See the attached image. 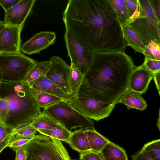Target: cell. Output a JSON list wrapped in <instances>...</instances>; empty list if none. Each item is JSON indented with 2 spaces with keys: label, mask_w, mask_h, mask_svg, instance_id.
<instances>
[{
  "label": "cell",
  "mask_w": 160,
  "mask_h": 160,
  "mask_svg": "<svg viewBox=\"0 0 160 160\" xmlns=\"http://www.w3.org/2000/svg\"><path fill=\"white\" fill-rule=\"evenodd\" d=\"M66 29L94 52H124L118 17L109 0H69L63 13Z\"/></svg>",
  "instance_id": "cell-1"
},
{
  "label": "cell",
  "mask_w": 160,
  "mask_h": 160,
  "mask_svg": "<svg viewBox=\"0 0 160 160\" xmlns=\"http://www.w3.org/2000/svg\"><path fill=\"white\" fill-rule=\"evenodd\" d=\"M134 67L131 57L124 52H94L92 63L85 76L88 83L76 95L116 105L128 89Z\"/></svg>",
  "instance_id": "cell-2"
},
{
  "label": "cell",
  "mask_w": 160,
  "mask_h": 160,
  "mask_svg": "<svg viewBox=\"0 0 160 160\" xmlns=\"http://www.w3.org/2000/svg\"><path fill=\"white\" fill-rule=\"evenodd\" d=\"M0 98L7 103L8 111L1 124L14 131L30 124L42 112L35 92L28 82H2Z\"/></svg>",
  "instance_id": "cell-3"
},
{
  "label": "cell",
  "mask_w": 160,
  "mask_h": 160,
  "mask_svg": "<svg viewBox=\"0 0 160 160\" xmlns=\"http://www.w3.org/2000/svg\"><path fill=\"white\" fill-rule=\"evenodd\" d=\"M139 14L128 24L129 28L146 45L151 41L160 42V20L150 4L149 0H138Z\"/></svg>",
  "instance_id": "cell-4"
},
{
  "label": "cell",
  "mask_w": 160,
  "mask_h": 160,
  "mask_svg": "<svg viewBox=\"0 0 160 160\" xmlns=\"http://www.w3.org/2000/svg\"><path fill=\"white\" fill-rule=\"evenodd\" d=\"M43 111L70 131L79 128L95 129L93 122L71 107L65 101L62 100L44 108Z\"/></svg>",
  "instance_id": "cell-5"
},
{
  "label": "cell",
  "mask_w": 160,
  "mask_h": 160,
  "mask_svg": "<svg viewBox=\"0 0 160 160\" xmlns=\"http://www.w3.org/2000/svg\"><path fill=\"white\" fill-rule=\"evenodd\" d=\"M36 60L21 54H0V67L3 72V82L25 80Z\"/></svg>",
  "instance_id": "cell-6"
},
{
  "label": "cell",
  "mask_w": 160,
  "mask_h": 160,
  "mask_svg": "<svg viewBox=\"0 0 160 160\" xmlns=\"http://www.w3.org/2000/svg\"><path fill=\"white\" fill-rule=\"evenodd\" d=\"M64 39L71 63L85 76L92 63L94 52L68 29Z\"/></svg>",
  "instance_id": "cell-7"
},
{
  "label": "cell",
  "mask_w": 160,
  "mask_h": 160,
  "mask_svg": "<svg viewBox=\"0 0 160 160\" xmlns=\"http://www.w3.org/2000/svg\"><path fill=\"white\" fill-rule=\"evenodd\" d=\"M68 102L86 117L97 121L108 118L115 106V104L83 95H76Z\"/></svg>",
  "instance_id": "cell-8"
},
{
  "label": "cell",
  "mask_w": 160,
  "mask_h": 160,
  "mask_svg": "<svg viewBox=\"0 0 160 160\" xmlns=\"http://www.w3.org/2000/svg\"><path fill=\"white\" fill-rule=\"evenodd\" d=\"M27 160H63L51 138L42 135L25 146Z\"/></svg>",
  "instance_id": "cell-9"
},
{
  "label": "cell",
  "mask_w": 160,
  "mask_h": 160,
  "mask_svg": "<svg viewBox=\"0 0 160 160\" xmlns=\"http://www.w3.org/2000/svg\"><path fill=\"white\" fill-rule=\"evenodd\" d=\"M50 60L51 66L45 76L65 93L71 95L69 84L70 66L58 56L51 57Z\"/></svg>",
  "instance_id": "cell-10"
},
{
  "label": "cell",
  "mask_w": 160,
  "mask_h": 160,
  "mask_svg": "<svg viewBox=\"0 0 160 160\" xmlns=\"http://www.w3.org/2000/svg\"><path fill=\"white\" fill-rule=\"evenodd\" d=\"M24 25H6L0 32V54H21V33Z\"/></svg>",
  "instance_id": "cell-11"
},
{
  "label": "cell",
  "mask_w": 160,
  "mask_h": 160,
  "mask_svg": "<svg viewBox=\"0 0 160 160\" xmlns=\"http://www.w3.org/2000/svg\"><path fill=\"white\" fill-rule=\"evenodd\" d=\"M36 0H21L10 9L5 11L4 21L6 25L20 26L31 11Z\"/></svg>",
  "instance_id": "cell-12"
},
{
  "label": "cell",
  "mask_w": 160,
  "mask_h": 160,
  "mask_svg": "<svg viewBox=\"0 0 160 160\" xmlns=\"http://www.w3.org/2000/svg\"><path fill=\"white\" fill-rule=\"evenodd\" d=\"M56 33L50 31H42L36 34L21 47V51L24 54L32 55L39 53L55 43Z\"/></svg>",
  "instance_id": "cell-13"
},
{
  "label": "cell",
  "mask_w": 160,
  "mask_h": 160,
  "mask_svg": "<svg viewBox=\"0 0 160 160\" xmlns=\"http://www.w3.org/2000/svg\"><path fill=\"white\" fill-rule=\"evenodd\" d=\"M153 74L143 63L139 66H134L130 77L127 90L140 95L144 93L153 78Z\"/></svg>",
  "instance_id": "cell-14"
},
{
  "label": "cell",
  "mask_w": 160,
  "mask_h": 160,
  "mask_svg": "<svg viewBox=\"0 0 160 160\" xmlns=\"http://www.w3.org/2000/svg\"><path fill=\"white\" fill-rule=\"evenodd\" d=\"M29 83L34 90L57 96L68 102L74 97L63 91L45 75Z\"/></svg>",
  "instance_id": "cell-15"
},
{
  "label": "cell",
  "mask_w": 160,
  "mask_h": 160,
  "mask_svg": "<svg viewBox=\"0 0 160 160\" xmlns=\"http://www.w3.org/2000/svg\"><path fill=\"white\" fill-rule=\"evenodd\" d=\"M85 128L79 129L72 132L68 143L73 149L80 153L91 151Z\"/></svg>",
  "instance_id": "cell-16"
},
{
  "label": "cell",
  "mask_w": 160,
  "mask_h": 160,
  "mask_svg": "<svg viewBox=\"0 0 160 160\" xmlns=\"http://www.w3.org/2000/svg\"><path fill=\"white\" fill-rule=\"evenodd\" d=\"M124 104L128 109L135 108L141 111L145 109L147 105L141 95L127 90L120 97L117 104Z\"/></svg>",
  "instance_id": "cell-17"
},
{
  "label": "cell",
  "mask_w": 160,
  "mask_h": 160,
  "mask_svg": "<svg viewBox=\"0 0 160 160\" xmlns=\"http://www.w3.org/2000/svg\"><path fill=\"white\" fill-rule=\"evenodd\" d=\"M99 153L103 160H128L125 151L111 141Z\"/></svg>",
  "instance_id": "cell-18"
},
{
  "label": "cell",
  "mask_w": 160,
  "mask_h": 160,
  "mask_svg": "<svg viewBox=\"0 0 160 160\" xmlns=\"http://www.w3.org/2000/svg\"><path fill=\"white\" fill-rule=\"evenodd\" d=\"M87 83L88 81L85 76L71 63L69 77V84L71 94L73 97L75 96L81 87Z\"/></svg>",
  "instance_id": "cell-19"
},
{
  "label": "cell",
  "mask_w": 160,
  "mask_h": 160,
  "mask_svg": "<svg viewBox=\"0 0 160 160\" xmlns=\"http://www.w3.org/2000/svg\"><path fill=\"white\" fill-rule=\"evenodd\" d=\"M85 132L91 151L99 153L110 142L95 129H86Z\"/></svg>",
  "instance_id": "cell-20"
},
{
  "label": "cell",
  "mask_w": 160,
  "mask_h": 160,
  "mask_svg": "<svg viewBox=\"0 0 160 160\" xmlns=\"http://www.w3.org/2000/svg\"><path fill=\"white\" fill-rule=\"evenodd\" d=\"M122 27L127 46L130 47L136 52L143 54L145 45L139 37L129 28L128 24Z\"/></svg>",
  "instance_id": "cell-21"
},
{
  "label": "cell",
  "mask_w": 160,
  "mask_h": 160,
  "mask_svg": "<svg viewBox=\"0 0 160 160\" xmlns=\"http://www.w3.org/2000/svg\"><path fill=\"white\" fill-rule=\"evenodd\" d=\"M58 123L51 116L43 111L33 120L31 124L38 132L52 129Z\"/></svg>",
  "instance_id": "cell-22"
},
{
  "label": "cell",
  "mask_w": 160,
  "mask_h": 160,
  "mask_svg": "<svg viewBox=\"0 0 160 160\" xmlns=\"http://www.w3.org/2000/svg\"><path fill=\"white\" fill-rule=\"evenodd\" d=\"M38 132L42 135L68 143L72 132L68 130L62 125L58 123L52 129L40 131Z\"/></svg>",
  "instance_id": "cell-23"
},
{
  "label": "cell",
  "mask_w": 160,
  "mask_h": 160,
  "mask_svg": "<svg viewBox=\"0 0 160 160\" xmlns=\"http://www.w3.org/2000/svg\"><path fill=\"white\" fill-rule=\"evenodd\" d=\"M51 65L50 60L37 62L29 71L25 80L30 83L45 75Z\"/></svg>",
  "instance_id": "cell-24"
},
{
  "label": "cell",
  "mask_w": 160,
  "mask_h": 160,
  "mask_svg": "<svg viewBox=\"0 0 160 160\" xmlns=\"http://www.w3.org/2000/svg\"><path fill=\"white\" fill-rule=\"evenodd\" d=\"M116 13L122 26L128 24L130 18L124 0H109Z\"/></svg>",
  "instance_id": "cell-25"
},
{
  "label": "cell",
  "mask_w": 160,
  "mask_h": 160,
  "mask_svg": "<svg viewBox=\"0 0 160 160\" xmlns=\"http://www.w3.org/2000/svg\"><path fill=\"white\" fill-rule=\"evenodd\" d=\"M37 130L31 124L23 127L13 131L10 142L19 139H31L36 138Z\"/></svg>",
  "instance_id": "cell-26"
},
{
  "label": "cell",
  "mask_w": 160,
  "mask_h": 160,
  "mask_svg": "<svg viewBox=\"0 0 160 160\" xmlns=\"http://www.w3.org/2000/svg\"><path fill=\"white\" fill-rule=\"evenodd\" d=\"M35 96L38 105L40 108H44L64 100L59 97L45 92H35Z\"/></svg>",
  "instance_id": "cell-27"
},
{
  "label": "cell",
  "mask_w": 160,
  "mask_h": 160,
  "mask_svg": "<svg viewBox=\"0 0 160 160\" xmlns=\"http://www.w3.org/2000/svg\"><path fill=\"white\" fill-rule=\"evenodd\" d=\"M143 54L146 58L160 60V42L151 41L147 45H145Z\"/></svg>",
  "instance_id": "cell-28"
},
{
  "label": "cell",
  "mask_w": 160,
  "mask_h": 160,
  "mask_svg": "<svg viewBox=\"0 0 160 160\" xmlns=\"http://www.w3.org/2000/svg\"><path fill=\"white\" fill-rule=\"evenodd\" d=\"M142 149L154 160H160V139H156L144 145Z\"/></svg>",
  "instance_id": "cell-29"
},
{
  "label": "cell",
  "mask_w": 160,
  "mask_h": 160,
  "mask_svg": "<svg viewBox=\"0 0 160 160\" xmlns=\"http://www.w3.org/2000/svg\"><path fill=\"white\" fill-rule=\"evenodd\" d=\"M13 131L0 124V153L10 143Z\"/></svg>",
  "instance_id": "cell-30"
},
{
  "label": "cell",
  "mask_w": 160,
  "mask_h": 160,
  "mask_svg": "<svg viewBox=\"0 0 160 160\" xmlns=\"http://www.w3.org/2000/svg\"><path fill=\"white\" fill-rule=\"evenodd\" d=\"M124 1L128 9L130 18L129 23L137 18L139 15L138 0H124Z\"/></svg>",
  "instance_id": "cell-31"
},
{
  "label": "cell",
  "mask_w": 160,
  "mask_h": 160,
  "mask_svg": "<svg viewBox=\"0 0 160 160\" xmlns=\"http://www.w3.org/2000/svg\"><path fill=\"white\" fill-rule=\"evenodd\" d=\"M143 63L145 67L153 73L160 72V60L145 58Z\"/></svg>",
  "instance_id": "cell-32"
},
{
  "label": "cell",
  "mask_w": 160,
  "mask_h": 160,
  "mask_svg": "<svg viewBox=\"0 0 160 160\" xmlns=\"http://www.w3.org/2000/svg\"><path fill=\"white\" fill-rule=\"evenodd\" d=\"M63 160H71L68 153L61 142L51 138Z\"/></svg>",
  "instance_id": "cell-33"
},
{
  "label": "cell",
  "mask_w": 160,
  "mask_h": 160,
  "mask_svg": "<svg viewBox=\"0 0 160 160\" xmlns=\"http://www.w3.org/2000/svg\"><path fill=\"white\" fill-rule=\"evenodd\" d=\"M79 160H103L99 153L90 151L80 153Z\"/></svg>",
  "instance_id": "cell-34"
},
{
  "label": "cell",
  "mask_w": 160,
  "mask_h": 160,
  "mask_svg": "<svg viewBox=\"0 0 160 160\" xmlns=\"http://www.w3.org/2000/svg\"><path fill=\"white\" fill-rule=\"evenodd\" d=\"M32 140V139H23L16 140L10 142L8 147L12 148L15 151L17 149L26 145Z\"/></svg>",
  "instance_id": "cell-35"
},
{
  "label": "cell",
  "mask_w": 160,
  "mask_h": 160,
  "mask_svg": "<svg viewBox=\"0 0 160 160\" xmlns=\"http://www.w3.org/2000/svg\"><path fill=\"white\" fill-rule=\"evenodd\" d=\"M132 160H154L145 151L141 149L135 154L132 155Z\"/></svg>",
  "instance_id": "cell-36"
},
{
  "label": "cell",
  "mask_w": 160,
  "mask_h": 160,
  "mask_svg": "<svg viewBox=\"0 0 160 160\" xmlns=\"http://www.w3.org/2000/svg\"><path fill=\"white\" fill-rule=\"evenodd\" d=\"M8 111V107L6 101L0 98V123L4 120Z\"/></svg>",
  "instance_id": "cell-37"
},
{
  "label": "cell",
  "mask_w": 160,
  "mask_h": 160,
  "mask_svg": "<svg viewBox=\"0 0 160 160\" xmlns=\"http://www.w3.org/2000/svg\"><path fill=\"white\" fill-rule=\"evenodd\" d=\"M21 0H0V5L5 11L12 8L18 3Z\"/></svg>",
  "instance_id": "cell-38"
},
{
  "label": "cell",
  "mask_w": 160,
  "mask_h": 160,
  "mask_svg": "<svg viewBox=\"0 0 160 160\" xmlns=\"http://www.w3.org/2000/svg\"><path fill=\"white\" fill-rule=\"evenodd\" d=\"M149 1L155 15L160 20V0H149Z\"/></svg>",
  "instance_id": "cell-39"
},
{
  "label": "cell",
  "mask_w": 160,
  "mask_h": 160,
  "mask_svg": "<svg viewBox=\"0 0 160 160\" xmlns=\"http://www.w3.org/2000/svg\"><path fill=\"white\" fill-rule=\"evenodd\" d=\"M26 145L15 150V160H27V154L25 151Z\"/></svg>",
  "instance_id": "cell-40"
},
{
  "label": "cell",
  "mask_w": 160,
  "mask_h": 160,
  "mask_svg": "<svg viewBox=\"0 0 160 160\" xmlns=\"http://www.w3.org/2000/svg\"><path fill=\"white\" fill-rule=\"evenodd\" d=\"M153 78L156 86L157 88L158 91L159 95H160V72L153 73Z\"/></svg>",
  "instance_id": "cell-41"
},
{
  "label": "cell",
  "mask_w": 160,
  "mask_h": 160,
  "mask_svg": "<svg viewBox=\"0 0 160 160\" xmlns=\"http://www.w3.org/2000/svg\"><path fill=\"white\" fill-rule=\"evenodd\" d=\"M6 25L4 21H0V32L5 28Z\"/></svg>",
  "instance_id": "cell-42"
},
{
  "label": "cell",
  "mask_w": 160,
  "mask_h": 160,
  "mask_svg": "<svg viewBox=\"0 0 160 160\" xmlns=\"http://www.w3.org/2000/svg\"><path fill=\"white\" fill-rule=\"evenodd\" d=\"M3 72L2 70L0 67V85L1 83L3 81Z\"/></svg>",
  "instance_id": "cell-43"
},
{
  "label": "cell",
  "mask_w": 160,
  "mask_h": 160,
  "mask_svg": "<svg viewBox=\"0 0 160 160\" xmlns=\"http://www.w3.org/2000/svg\"><path fill=\"white\" fill-rule=\"evenodd\" d=\"M159 112H160L159 111V117H158V123H157V126L158 127L159 130H160V122H159L160 113H159Z\"/></svg>",
  "instance_id": "cell-44"
},
{
  "label": "cell",
  "mask_w": 160,
  "mask_h": 160,
  "mask_svg": "<svg viewBox=\"0 0 160 160\" xmlns=\"http://www.w3.org/2000/svg\"><path fill=\"white\" fill-rule=\"evenodd\" d=\"M71 160H77L75 159H71Z\"/></svg>",
  "instance_id": "cell-45"
}]
</instances>
